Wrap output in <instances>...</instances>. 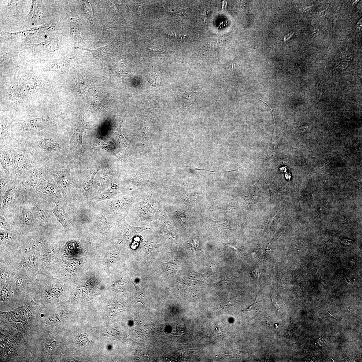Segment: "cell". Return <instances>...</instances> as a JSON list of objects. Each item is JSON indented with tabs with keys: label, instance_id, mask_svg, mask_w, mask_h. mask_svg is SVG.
Listing matches in <instances>:
<instances>
[{
	"label": "cell",
	"instance_id": "cell-7",
	"mask_svg": "<svg viewBox=\"0 0 362 362\" xmlns=\"http://www.w3.org/2000/svg\"><path fill=\"white\" fill-rule=\"evenodd\" d=\"M13 191L12 189H9L5 193L3 197L2 203L3 206H8L11 203L13 197Z\"/></svg>",
	"mask_w": 362,
	"mask_h": 362
},
{
	"label": "cell",
	"instance_id": "cell-11",
	"mask_svg": "<svg viewBox=\"0 0 362 362\" xmlns=\"http://www.w3.org/2000/svg\"><path fill=\"white\" fill-rule=\"evenodd\" d=\"M256 298L255 299V301L248 308H247L246 311L247 312H249L253 310H256L257 308V305L256 304Z\"/></svg>",
	"mask_w": 362,
	"mask_h": 362
},
{
	"label": "cell",
	"instance_id": "cell-15",
	"mask_svg": "<svg viewBox=\"0 0 362 362\" xmlns=\"http://www.w3.org/2000/svg\"><path fill=\"white\" fill-rule=\"evenodd\" d=\"M44 37H45V38H47V35H45V36H44Z\"/></svg>",
	"mask_w": 362,
	"mask_h": 362
},
{
	"label": "cell",
	"instance_id": "cell-13",
	"mask_svg": "<svg viewBox=\"0 0 362 362\" xmlns=\"http://www.w3.org/2000/svg\"><path fill=\"white\" fill-rule=\"evenodd\" d=\"M294 33L293 32H290L287 35L284 37V41H286L290 39V38L293 35Z\"/></svg>",
	"mask_w": 362,
	"mask_h": 362
},
{
	"label": "cell",
	"instance_id": "cell-4",
	"mask_svg": "<svg viewBox=\"0 0 362 362\" xmlns=\"http://www.w3.org/2000/svg\"><path fill=\"white\" fill-rule=\"evenodd\" d=\"M58 182L62 187H67L70 183L71 177L69 174L66 172L60 173L57 178Z\"/></svg>",
	"mask_w": 362,
	"mask_h": 362
},
{
	"label": "cell",
	"instance_id": "cell-10",
	"mask_svg": "<svg viewBox=\"0 0 362 362\" xmlns=\"http://www.w3.org/2000/svg\"><path fill=\"white\" fill-rule=\"evenodd\" d=\"M272 300L273 304V307L275 311L278 312L279 311L280 308L279 305L277 303V302L274 300L273 298H271Z\"/></svg>",
	"mask_w": 362,
	"mask_h": 362
},
{
	"label": "cell",
	"instance_id": "cell-1",
	"mask_svg": "<svg viewBox=\"0 0 362 362\" xmlns=\"http://www.w3.org/2000/svg\"><path fill=\"white\" fill-rule=\"evenodd\" d=\"M53 212L57 221L65 228L67 229L68 226V223L67 214L64 208L57 205L53 210Z\"/></svg>",
	"mask_w": 362,
	"mask_h": 362
},
{
	"label": "cell",
	"instance_id": "cell-12",
	"mask_svg": "<svg viewBox=\"0 0 362 362\" xmlns=\"http://www.w3.org/2000/svg\"><path fill=\"white\" fill-rule=\"evenodd\" d=\"M7 223V222L6 221L4 217L1 216V227H6L8 225Z\"/></svg>",
	"mask_w": 362,
	"mask_h": 362
},
{
	"label": "cell",
	"instance_id": "cell-3",
	"mask_svg": "<svg viewBox=\"0 0 362 362\" xmlns=\"http://www.w3.org/2000/svg\"><path fill=\"white\" fill-rule=\"evenodd\" d=\"M116 190V187L113 185L108 189L101 193L94 200L95 202L101 201L110 200L114 196Z\"/></svg>",
	"mask_w": 362,
	"mask_h": 362
},
{
	"label": "cell",
	"instance_id": "cell-6",
	"mask_svg": "<svg viewBox=\"0 0 362 362\" xmlns=\"http://www.w3.org/2000/svg\"><path fill=\"white\" fill-rule=\"evenodd\" d=\"M124 223L125 226H126L127 230L128 231L131 237L136 235L142 231L147 229L144 227H133V226H131L127 224L126 222H124Z\"/></svg>",
	"mask_w": 362,
	"mask_h": 362
},
{
	"label": "cell",
	"instance_id": "cell-16",
	"mask_svg": "<svg viewBox=\"0 0 362 362\" xmlns=\"http://www.w3.org/2000/svg\"><path fill=\"white\" fill-rule=\"evenodd\" d=\"M32 25H34V24L33 23V24H32Z\"/></svg>",
	"mask_w": 362,
	"mask_h": 362
},
{
	"label": "cell",
	"instance_id": "cell-14",
	"mask_svg": "<svg viewBox=\"0 0 362 362\" xmlns=\"http://www.w3.org/2000/svg\"><path fill=\"white\" fill-rule=\"evenodd\" d=\"M361 21L360 20V23L358 22V23L357 24V27L358 29H359L360 30L361 29L362 26H361Z\"/></svg>",
	"mask_w": 362,
	"mask_h": 362
},
{
	"label": "cell",
	"instance_id": "cell-8",
	"mask_svg": "<svg viewBox=\"0 0 362 362\" xmlns=\"http://www.w3.org/2000/svg\"><path fill=\"white\" fill-rule=\"evenodd\" d=\"M34 210L37 218L40 222L45 223L48 221V219L46 214L42 209L39 208H36L34 209Z\"/></svg>",
	"mask_w": 362,
	"mask_h": 362
},
{
	"label": "cell",
	"instance_id": "cell-2",
	"mask_svg": "<svg viewBox=\"0 0 362 362\" xmlns=\"http://www.w3.org/2000/svg\"><path fill=\"white\" fill-rule=\"evenodd\" d=\"M100 169L99 168H97L93 169L90 171L87 177L82 184V186L83 190L87 191L90 189L93 184V181L96 174Z\"/></svg>",
	"mask_w": 362,
	"mask_h": 362
},
{
	"label": "cell",
	"instance_id": "cell-9",
	"mask_svg": "<svg viewBox=\"0 0 362 362\" xmlns=\"http://www.w3.org/2000/svg\"><path fill=\"white\" fill-rule=\"evenodd\" d=\"M94 146V148H102L106 150L108 152L110 151L109 147L108 145L102 140L96 141Z\"/></svg>",
	"mask_w": 362,
	"mask_h": 362
},
{
	"label": "cell",
	"instance_id": "cell-5",
	"mask_svg": "<svg viewBox=\"0 0 362 362\" xmlns=\"http://www.w3.org/2000/svg\"><path fill=\"white\" fill-rule=\"evenodd\" d=\"M22 217L23 221L26 225H32L34 223L33 215L29 210L23 209L22 211Z\"/></svg>",
	"mask_w": 362,
	"mask_h": 362
}]
</instances>
